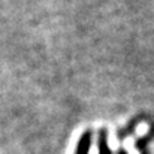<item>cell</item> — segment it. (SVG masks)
<instances>
[{
	"mask_svg": "<svg viewBox=\"0 0 154 154\" xmlns=\"http://www.w3.org/2000/svg\"><path fill=\"white\" fill-rule=\"evenodd\" d=\"M141 150H142V148H141ZM142 154H145V151H144V150H142Z\"/></svg>",
	"mask_w": 154,
	"mask_h": 154,
	"instance_id": "cell-1",
	"label": "cell"
}]
</instances>
